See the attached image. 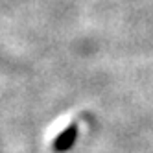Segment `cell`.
<instances>
[{
	"label": "cell",
	"instance_id": "obj_1",
	"mask_svg": "<svg viewBox=\"0 0 153 153\" xmlns=\"http://www.w3.org/2000/svg\"><path fill=\"white\" fill-rule=\"evenodd\" d=\"M78 127H79L78 122H72L70 126L65 127L61 133L57 135V138L53 140V144H52L53 151H56V153H65V151H68V149L74 146L76 138H78Z\"/></svg>",
	"mask_w": 153,
	"mask_h": 153
}]
</instances>
